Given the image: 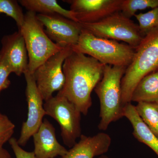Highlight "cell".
Here are the masks:
<instances>
[{
	"instance_id": "6da1fadb",
	"label": "cell",
	"mask_w": 158,
	"mask_h": 158,
	"mask_svg": "<svg viewBox=\"0 0 158 158\" xmlns=\"http://www.w3.org/2000/svg\"><path fill=\"white\" fill-rule=\"evenodd\" d=\"M105 66L92 57L73 51L63 63L65 84L58 94L87 115L92 105L91 93L102 78Z\"/></svg>"
},
{
	"instance_id": "7a4b0ae2",
	"label": "cell",
	"mask_w": 158,
	"mask_h": 158,
	"mask_svg": "<svg viewBox=\"0 0 158 158\" xmlns=\"http://www.w3.org/2000/svg\"><path fill=\"white\" fill-rule=\"evenodd\" d=\"M127 67L105 65L102 78L94 88L100 103L98 128L107 129L112 122L124 117L122 101L121 81Z\"/></svg>"
},
{
	"instance_id": "3957f363",
	"label": "cell",
	"mask_w": 158,
	"mask_h": 158,
	"mask_svg": "<svg viewBox=\"0 0 158 158\" xmlns=\"http://www.w3.org/2000/svg\"><path fill=\"white\" fill-rule=\"evenodd\" d=\"M157 70L158 30L144 37L127 67L121 81L122 101L124 106L131 102L133 91L141 79Z\"/></svg>"
},
{
	"instance_id": "277c9868",
	"label": "cell",
	"mask_w": 158,
	"mask_h": 158,
	"mask_svg": "<svg viewBox=\"0 0 158 158\" xmlns=\"http://www.w3.org/2000/svg\"><path fill=\"white\" fill-rule=\"evenodd\" d=\"M73 51L92 57L103 64L127 67L132 60L135 49L127 44L98 37L82 28Z\"/></svg>"
},
{
	"instance_id": "5b68a950",
	"label": "cell",
	"mask_w": 158,
	"mask_h": 158,
	"mask_svg": "<svg viewBox=\"0 0 158 158\" xmlns=\"http://www.w3.org/2000/svg\"><path fill=\"white\" fill-rule=\"evenodd\" d=\"M37 15L27 11L23 25L18 31L24 39L28 56V70L32 73L51 57L65 48L49 38Z\"/></svg>"
},
{
	"instance_id": "8992f818",
	"label": "cell",
	"mask_w": 158,
	"mask_h": 158,
	"mask_svg": "<svg viewBox=\"0 0 158 158\" xmlns=\"http://www.w3.org/2000/svg\"><path fill=\"white\" fill-rule=\"evenodd\" d=\"M80 24L82 28L97 37L123 41L135 49L144 38L138 24L125 17L120 11L115 12L97 22Z\"/></svg>"
},
{
	"instance_id": "52a82bcc",
	"label": "cell",
	"mask_w": 158,
	"mask_h": 158,
	"mask_svg": "<svg viewBox=\"0 0 158 158\" xmlns=\"http://www.w3.org/2000/svg\"><path fill=\"white\" fill-rule=\"evenodd\" d=\"M46 115L59 123L63 143L72 148L81 136V114L77 108L65 97L57 94L44 104Z\"/></svg>"
},
{
	"instance_id": "ba28073f",
	"label": "cell",
	"mask_w": 158,
	"mask_h": 158,
	"mask_svg": "<svg viewBox=\"0 0 158 158\" xmlns=\"http://www.w3.org/2000/svg\"><path fill=\"white\" fill-rule=\"evenodd\" d=\"M73 52L71 47H67L53 55L33 73L37 89L44 101L53 97V94L62 90L65 84L63 65L65 59Z\"/></svg>"
},
{
	"instance_id": "9c48e42d",
	"label": "cell",
	"mask_w": 158,
	"mask_h": 158,
	"mask_svg": "<svg viewBox=\"0 0 158 158\" xmlns=\"http://www.w3.org/2000/svg\"><path fill=\"white\" fill-rule=\"evenodd\" d=\"M24 75L27 83L26 95L28 113L27 120L23 123L19 138L17 140L21 146H25L30 138L39 129L44 117L46 115L44 100L37 89L33 74L28 70Z\"/></svg>"
},
{
	"instance_id": "30bf717a",
	"label": "cell",
	"mask_w": 158,
	"mask_h": 158,
	"mask_svg": "<svg viewBox=\"0 0 158 158\" xmlns=\"http://www.w3.org/2000/svg\"><path fill=\"white\" fill-rule=\"evenodd\" d=\"M37 16L52 41L63 48L77 44L82 29L80 23L56 13L38 14Z\"/></svg>"
},
{
	"instance_id": "8fae6325",
	"label": "cell",
	"mask_w": 158,
	"mask_h": 158,
	"mask_svg": "<svg viewBox=\"0 0 158 158\" xmlns=\"http://www.w3.org/2000/svg\"><path fill=\"white\" fill-rule=\"evenodd\" d=\"M123 0H67L77 21L81 24L97 22L120 11Z\"/></svg>"
},
{
	"instance_id": "7c38bea8",
	"label": "cell",
	"mask_w": 158,
	"mask_h": 158,
	"mask_svg": "<svg viewBox=\"0 0 158 158\" xmlns=\"http://www.w3.org/2000/svg\"><path fill=\"white\" fill-rule=\"evenodd\" d=\"M0 55L9 65L11 73L20 76L29 69L27 51L23 35L19 31L5 35L1 40Z\"/></svg>"
},
{
	"instance_id": "4fadbf2b",
	"label": "cell",
	"mask_w": 158,
	"mask_h": 158,
	"mask_svg": "<svg viewBox=\"0 0 158 158\" xmlns=\"http://www.w3.org/2000/svg\"><path fill=\"white\" fill-rule=\"evenodd\" d=\"M36 158H55L64 156L68 150L57 140L56 129L48 119H44L38 131L33 135Z\"/></svg>"
},
{
	"instance_id": "5bb4252c",
	"label": "cell",
	"mask_w": 158,
	"mask_h": 158,
	"mask_svg": "<svg viewBox=\"0 0 158 158\" xmlns=\"http://www.w3.org/2000/svg\"><path fill=\"white\" fill-rule=\"evenodd\" d=\"M80 138L61 158H94L103 155L109 151L112 142L110 136L103 132L93 136L82 135Z\"/></svg>"
},
{
	"instance_id": "9a60e30c",
	"label": "cell",
	"mask_w": 158,
	"mask_h": 158,
	"mask_svg": "<svg viewBox=\"0 0 158 158\" xmlns=\"http://www.w3.org/2000/svg\"><path fill=\"white\" fill-rule=\"evenodd\" d=\"M124 117H126L132 125L134 137L139 142L147 145L158 156V138L142 121L136 111L135 106L131 103L125 106Z\"/></svg>"
},
{
	"instance_id": "2e32d148",
	"label": "cell",
	"mask_w": 158,
	"mask_h": 158,
	"mask_svg": "<svg viewBox=\"0 0 158 158\" xmlns=\"http://www.w3.org/2000/svg\"><path fill=\"white\" fill-rule=\"evenodd\" d=\"M131 102L158 104V70L144 77L133 91Z\"/></svg>"
},
{
	"instance_id": "e0dca14e",
	"label": "cell",
	"mask_w": 158,
	"mask_h": 158,
	"mask_svg": "<svg viewBox=\"0 0 158 158\" xmlns=\"http://www.w3.org/2000/svg\"><path fill=\"white\" fill-rule=\"evenodd\" d=\"M18 2L28 11L39 14L56 13L78 23L73 12L62 8L56 0H19Z\"/></svg>"
},
{
	"instance_id": "ac0fdd59",
	"label": "cell",
	"mask_w": 158,
	"mask_h": 158,
	"mask_svg": "<svg viewBox=\"0 0 158 158\" xmlns=\"http://www.w3.org/2000/svg\"><path fill=\"white\" fill-rule=\"evenodd\" d=\"M137 103L135 106L138 115L158 138V104L145 102Z\"/></svg>"
},
{
	"instance_id": "d6986e66",
	"label": "cell",
	"mask_w": 158,
	"mask_h": 158,
	"mask_svg": "<svg viewBox=\"0 0 158 158\" xmlns=\"http://www.w3.org/2000/svg\"><path fill=\"white\" fill-rule=\"evenodd\" d=\"M135 16L139 23L138 26L143 37L158 30V6L146 13L136 14Z\"/></svg>"
},
{
	"instance_id": "ffe728a7",
	"label": "cell",
	"mask_w": 158,
	"mask_h": 158,
	"mask_svg": "<svg viewBox=\"0 0 158 158\" xmlns=\"http://www.w3.org/2000/svg\"><path fill=\"white\" fill-rule=\"evenodd\" d=\"M158 6V0H123L120 11L125 17L131 19L138 10Z\"/></svg>"
},
{
	"instance_id": "44dd1931",
	"label": "cell",
	"mask_w": 158,
	"mask_h": 158,
	"mask_svg": "<svg viewBox=\"0 0 158 158\" xmlns=\"http://www.w3.org/2000/svg\"><path fill=\"white\" fill-rule=\"evenodd\" d=\"M0 13H4L15 21L19 30L24 22L25 14L18 1L0 0Z\"/></svg>"
},
{
	"instance_id": "7402d4cb",
	"label": "cell",
	"mask_w": 158,
	"mask_h": 158,
	"mask_svg": "<svg viewBox=\"0 0 158 158\" xmlns=\"http://www.w3.org/2000/svg\"><path fill=\"white\" fill-rule=\"evenodd\" d=\"M15 128L14 123L8 117L0 123V148L2 147L4 144L12 138Z\"/></svg>"
},
{
	"instance_id": "603a6c76",
	"label": "cell",
	"mask_w": 158,
	"mask_h": 158,
	"mask_svg": "<svg viewBox=\"0 0 158 158\" xmlns=\"http://www.w3.org/2000/svg\"><path fill=\"white\" fill-rule=\"evenodd\" d=\"M11 73L8 63L0 55V92L10 85L9 77Z\"/></svg>"
},
{
	"instance_id": "cb8c5ba5",
	"label": "cell",
	"mask_w": 158,
	"mask_h": 158,
	"mask_svg": "<svg viewBox=\"0 0 158 158\" xmlns=\"http://www.w3.org/2000/svg\"><path fill=\"white\" fill-rule=\"evenodd\" d=\"M9 142L16 158H36L34 152H29L23 149L16 138H11Z\"/></svg>"
},
{
	"instance_id": "d4e9b609",
	"label": "cell",
	"mask_w": 158,
	"mask_h": 158,
	"mask_svg": "<svg viewBox=\"0 0 158 158\" xmlns=\"http://www.w3.org/2000/svg\"><path fill=\"white\" fill-rule=\"evenodd\" d=\"M0 158H11L9 152L3 147L0 148Z\"/></svg>"
},
{
	"instance_id": "484cf974",
	"label": "cell",
	"mask_w": 158,
	"mask_h": 158,
	"mask_svg": "<svg viewBox=\"0 0 158 158\" xmlns=\"http://www.w3.org/2000/svg\"><path fill=\"white\" fill-rule=\"evenodd\" d=\"M7 118H8V117L6 115H3V114L0 113V123L4 121Z\"/></svg>"
},
{
	"instance_id": "4316f807",
	"label": "cell",
	"mask_w": 158,
	"mask_h": 158,
	"mask_svg": "<svg viewBox=\"0 0 158 158\" xmlns=\"http://www.w3.org/2000/svg\"><path fill=\"white\" fill-rule=\"evenodd\" d=\"M98 158H110L109 157H108L107 156L104 155H103L100 156Z\"/></svg>"
}]
</instances>
